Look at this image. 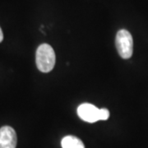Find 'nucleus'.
Here are the masks:
<instances>
[{
    "instance_id": "nucleus-1",
    "label": "nucleus",
    "mask_w": 148,
    "mask_h": 148,
    "mask_svg": "<svg viewBox=\"0 0 148 148\" xmlns=\"http://www.w3.org/2000/svg\"><path fill=\"white\" fill-rule=\"evenodd\" d=\"M55 53L48 44L40 45L36 50V62L37 69L42 73H49L55 65Z\"/></svg>"
},
{
    "instance_id": "nucleus-2",
    "label": "nucleus",
    "mask_w": 148,
    "mask_h": 148,
    "mask_svg": "<svg viewBox=\"0 0 148 148\" xmlns=\"http://www.w3.org/2000/svg\"><path fill=\"white\" fill-rule=\"evenodd\" d=\"M115 45L118 53L124 59L131 58L133 51V40L132 35L127 30L122 29L117 32Z\"/></svg>"
},
{
    "instance_id": "nucleus-3",
    "label": "nucleus",
    "mask_w": 148,
    "mask_h": 148,
    "mask_svg": "<svg viewBox=\"0 0 148 148\" xmlns=\"http://www.w3.org/2000/svg\"><path fill=\"white\" fill-rule=\"evenodd\" d=\"M77 114L83 121L87 123H95L100 120V109L89 103L82 104L77 108Z\"/></svg>"
},
{
    "instance_id": "nucleus-4",
    "label": "nucleus",
    "mask_w": 148,
    "mask_h": 148,
    "mask_svg": "<svg viewBox=\"0 0 148 148\" xmlns=\"http://www.w3.org/2000/svg\"><path fill=\"white\" fill-rule=\"evenodd\" d=\"M17 138L15 130L10 126L0 128V148H16Z\"/></svg>"
},
{
    "instance_id": "nucleus-5",
    "label": "nucleus",
    "mask_w": 148,
    "mask_h": 148,
    "mask_svg": "<svg viewBox=\"0 0 148 148\" xmlns=\"http://www.w3.org/2000/svg\"><path fill=\"white\" fill-rule=\"evenodd\" d=\"M61 146L63 148H85L82 140L74 136H66L62 139Z\"/></svg>"
},
{
    "instance_id": "nucleus-6",
    "label": "nucleus",
    "mask_w": 148,
    "mask_h": 148,
    "mask_svg": "<svg viewBox=\"0 0 148 148\" xmlns=\"http://www.w3.org/2000/svg\"><path fill=\"white\" fill-rule=\"evenodd\" d=\"M110 117V112L107 109H100V120H107Z\"/></svg>"
},
{
    "instance_id": "nucleus-7",
    "label": "nucleus",
    "mask_w": 148,
    "mask_h": 148,
    "mask_svg": "<svg viewBox=\"0 0 148 148\" xmlns=\"http://www.w3.org/2000/svg\"><path fill=\"white\" fill-rule=\"evenodd\" d=\"M3 33L1 27H0V43L3 41Z\"/></svg>"
}]
</instances>
